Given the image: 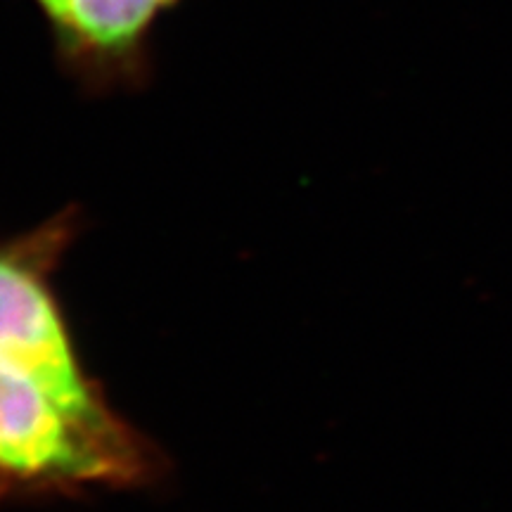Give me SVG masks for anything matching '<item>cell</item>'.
<instances>
[{"label": "cell", "instance_id": "6da1fadb", "mask_svg": "<svg viewBox=\"0 0 512 512\" xmlns=\"http://www.w3.org/2000/svg\"><path fill=\"white\" fill-rule=\"evenodd\" d=\"M166 472V453L107 392L0 358V505L150 489Z\"/></svg>", "mask_w": 512, "mask_h": 512}, {"label": "cell", "instance_id": "7a4b0ae2", "mask_svg": "<svg viewBox=\"0 0 512 512\" xmlns=\"http://www.w3.org/2000/svg\"><path fill=\"white\" fill-rule=\"evenodd\" d=\"M57 60L91 93L133 88L150 69L157 24L178 0H34Z\"/></svg>", "mask_w": 512, "mask_h": 512}]
</instances>
